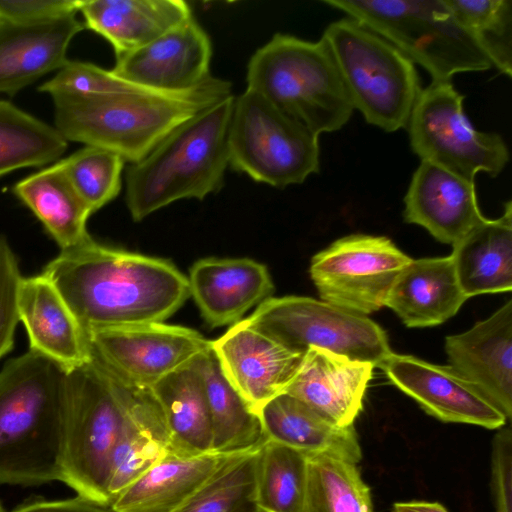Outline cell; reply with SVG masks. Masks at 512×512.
I'll return each instance as SVG.
<instances>
[{
	"label": "cell",
	"mask_w": 512,
	"mask_h": 512,
	"mask_svg": "<svg viewBox=\"0 0 512 512\" xmlns=\"http://www.w3.org/2000/svg\"><path fill=\"white\" fill-rule=\"evenodd\" d=\"M86 335L163 322L190 296L188 278L171 262L103 246L93 239L43 269Z\"/></svg>",
	"instance_id": "cell-1"
},
{
	"label": "cell",
	"mask_w": 512,
	"mask_h": 512,
	"mask_svg": "<svg viewBox=\"0 0 512 512\" xmlns=\"http://www.w3.org/2000/svg\"><path fill=\"white\" fill-rule=\"evenodd\" d=\"M230 95L231 83L211 76L184 92L51 96L54 127L67 142L106 149L133 164L179 125Z\"/></svg>",
	"instance_id": "cell-2"
},
{
	"label": "cell",
	"mask_w": 512,
	"mask_h": 512,
	"mask_svg": "<svg viewBox=\"0 0 512 512\" xmlns=\"http://www.w3.org/2000/svg\"><path fill=\"white\" fill-rule=\"evenodd\" d=\"M67 372L29 350L0 371V484L61 481Z\"/></svg>",
	"instance_id": "cell-3"
},
{
	"label": "cell",
	"mask_w": 512,
	"mask_h": 512,
	"mask_svg": "<svg viewBox=\"0 0 512 512\" xmlns=\"http://www.w3.org/2000/svg\"><path fill=\"white\" fill-rule=\"evenodd\" d=\"M233 103L230 95L196 114L128 167L126 204L133 220L180 199L202 200L222 188Z\"/></svg>",
	"instance_id": "cell-4"
},
{
	"label": "cell",
	"mask_w": 512,
	"mask_h": 512,
	"mask_svg": "<svg viewBox=\"0 0 512 512\" xmlns=\"http://www.w3.org/2000/svg\"><path fill=\"white\" fill-rule=\"evenodd\" d=\"M247 88L316 135L341 129L355 110L324 41L275 34L251 56Z\"/></svg>",
	"instance_id": "cell-5"
},
{
	"label": "cell",
	"mask_w": 512,
	"mask_h": 512,
	"mask_svg": "<svg viewBox=\"0 0 512 512\" xmlns=\"http://www.w3.org/2000/svg\"><path fill=\"white\" fill-rule=\"evenodd\" d=\"M125 395L126 383L93 356L67 372L61 481L102 505H110L107 486Z\"/></svg>",
	"instance_id": "cell-6"
},
{
	"label": "cell",
	"mask_w": 512,
	"mask_h": 512,
	"mask_svg": "<svg viewBox=\"0 0 512 512\" xmlns=\"http://www.w3.org/2000/svg\"><path fill=\"white\" fill-rule=\"evenodd\" d=\"M421 65L432 81L493 67L488 55L456 20L444 0H324Z\"/></svg>",
	"instance_id": "cell-7"
},
{
	"label": "cell",
	"mask_w": 512,
	"mask_h": 512,
	"mask_svg": "<svg viewBox=\"0 0 512 512\" xmlns=\"http://www.w3.org/2000/svg\"><path fill=\"white\" fill-rule=\"evenodd\" d=\"M321 39L354 109L384 131L406 128L422 91L415 64L382 36L351 17L330 23Z\"/></svg>",
	"instance_id": "cell-8"
},
{
	"label": "cell",
	"mask_w": 512,
	"mask_h": 512,
	"mask_svg": "<svg viewBox=\"0 0 512 512\" xmlns=\"http://www.w3.org/2000/svg\"><path fill=\"white\" fill-rule=\"evenodd\" d=\"M318 138L251 89L234 97L228 128L229 165L257 182L284 188L318 173Z\"/></svg>",
	"instance_id": "cell-9"
},
{
	"label": "cell",
	"mask_w": 512,
	"mask_h": 512,
	"mask_svg": "<svg viewBox=\"0 0 512 512\" xmlns=\"http://www.w3.org/2000/svg\"><path fill=\"white\" fill-rule=\"evenodd\" d=\"M465 96L451 80L422 89L406 126L413 152L421 159L475 181L479 172L498 176L509 161L501 135L476 130L463 109Z\"/></svg>",
	"instance_id": "cell-10"
},
{
	"label": "cell",
	"mask_w": 512,
	"mask_h": 512,
	"mask_svg": "<svg viewBox=\"0 0 512 512\" xmlns=\"http://www.w3.org/2000/svg\"><path fill=\"white\" fill-rule=\"evenodd\" d=\"M246 320L302 353L320 348L378 368L392 353L386 332L366 315L310 297H270Z\"/></svg>",
	"instance_id": "cell-11"
},
{
	"label": "cell",
	"mask_w": 512,
	"mask_h": 512,
	"mask_svg": "<svg viewBox=\"0 0 512 512\" xmlns=\"http://www.w3.org/2000/svg\"><path fill=\"white\" fill-rule=\"evenodd\" d=\"M411 260L385 236L352 234L314 255L310 276L323 301L367 316Z\"/></svg>",
	"instance_id": "cell-12"
},
{
	"label": "cell",
	"mask_w": 512,
	"mask_h": 512,
	"mask_svg": "<svg viewBox=\"0 0 512 512\" xmlns=\"http://www.w3.org/2000/svg\"><path fill=\"white\" fill-rule=\"evenodd\" d=\"M87 338L93 358L119 379L143 388L211 349V341L197 331L163 322L97 330Z\"/></svg>",
	"instance_id": "cell-13"
},
{
	"label": "cell",
	"mask_w": 512,
	"mask_h": 512,
	"mask_svg": "<svg viewBox=\"0 0 512 512\" xmlns=\"http://www.w3.org/2000/svg\"><path fill=\"white\" fill-rule=\"evenodd\" d=\"M211 349L225 378L256 414L286 390L305 354L285 346L246 319L211 341Z\"/></svg>",
	"instance_id": "cell-14"
},
{
	"label": "cell",
	"mask_w": 512,
	"mask_h": 512,
	"mask_svg": "<svg viewBox=\"0 0 512 512\" xmlns=\"http://www.w3.org/2000/svg\"><path fill=\"white\" fill-rule=\"evenodd\" d=\"M390 382L428 414L443 421L499 429L507 417L450 365L391 353L379 366Z\"/></svg>",
	"instance_id": "cell-15"
},
{
	"label": "cell",
	"mask_w": 512,
	"mask_h": 512,
	"mask_svg": "<svg viewBox=\"0 0 512 512\" xmlns=\"http://www.w3.org/2000/svg\"><path fill=\"white\" fill-rule=\"evenodd\" d=\"M212 46L194 17L147 45L116 58L113 72L138 86L158 92L191 90L212 75Z\"/></svg>",
	"instance_id": "cell-16"
},
{
	"label": "cell",
	"mask_w": 512,
	"mask_h": 512,
	"mask_svg": "<svg viewBox=\"0 0 512 512\" xmlns=\"http://www.w3.org/2000/svg\"><path fill=\"white\" fill-rule=\"evenodd\" d=\"M449 365L507 419L512 415V300L466 332L446 337Z\"/></svg>",
	"instance_id": "cell-17"
},
{
	"label": "cell",
	"mask_w": 512,
	"mask_h": 512,
	"mask_svg": "<svg viewBox=\"0 0 512 512\" xmlns=\"http://www.w3.org/2000/svg\"><path fill=\"white\" fill-rule=\"evenodd\" d=\"M404 220L425 228L437 241L454 245L486 217L475 181L421 161L404 197Z\"/></svg>",
	"instance_id": "cell-18"
},
{
	"label": "cell",
	"mask_w": 512,
	"mask_h": 512,
	"mask_svg": "<svg viewBox=\"0 0 512 512\" xmlns=\"http://www.w3.org/2000/svg\"><path fill=\"white\" fill-rule=\"evenodd\" d=\"M17 306L31 351L55 362L66 372L91 361L85 331L60 292L42 273L22 278Z\"/></svg>",
	"instance_id": "cell-19"
},
{
	"label": "cell",
	"mask_w": 512,
	"mask_h": 512,
	"mask_svg": "<svg viewBox=\"0 0 512 512\" xmlns=\"http://www.w3.org/2000/svg\"><path fill=\"white\" fill-rule=\"evenodd\" d=\"M189 291L212 327L235 324L270 298L273 282L265 265L248 258H205L194 263Z\"/></svg>",
	"instance_id": "cell-20"
},
{
	"label": "cell",
	"mask_w": 512,
	"mask_h": 512,
	"mask_svg": "<svg viewBox=\"0 0 512 512\" xmlns=\"http://www.w3.org/2000/svg\"><path fill=\"white\" fill-rule=\"evenodd\" d=\"M374 366L325 349L309 348L284 392L340 426L353 425Z\"/></svg>",
	"instance_id": "cell-21"
},
{
	"label": "cell",
	"mask_w": 512,
	"mask_h": 512,
	"mask_svg": "<svg viewBox=\"0 0 512 512\" xmlns=\"http://www.w3.org/2000/svg\"><path fill=\"white\" fill-rule=\"evenodd\" d=\"M84 28L76 14L37 23L0 21V93L12 95L60 70L71 40Z\"/></svg>",
	"instance_id": "cell-22"
},
{
	"label": "cell",
	"mask_w": 512,
	"mask_h": 512,
	"mask_svg": "<svg viewBox=\"0 0 512 512\" xmlns=\"http://www.w3.org/2000/svg\"><path fill=\"white\" fill-rule=\"evenodd\" d=\"M168 454H172L170 431L150 389L126 383L124 416L107 486L110 503Z\"/></svg>",
	"instance_id": "cell-23"
},
{
	"label": "cell",
	"mask_w": 512,
	"mask_h": 512,
	"mask_svg": "<svg viewBox=\"0 0 512 512\" xmlns=\"http://www.w3.org/2000/svg\"><path fill=\"white\" fill-rule=\"evenodd\" d=\"M85 28L104 37L116 58L154 41L192 15L182 0H77Z\"/></svg>",
	"instance_id": "cell-24"
},
{
	"label": "cell",
	"mask_w": 512,
	"mask_h": 512,
	"mask_svg": "<svg viewBox=\"0 0 512 512\" xmlns=\"http://www.w3.org/2000/svg\"><path fill=\"white\" fill-rule=\"evenodd\" d=\"M257 415L268 440L308 457L328 455L354 464L361 460L353 425L340 426L286 392L266 402Z\"/></svg>",
	"instance_id": "cell-25"
},
{
	"label": "cell",
	"mask_w": 512,
	"mask_h": 512,
	"mask_svg": "<svg viewBox=\"0 0 512 512\" xmlns=\"http://www.w3.org/2000/svg\"><path fill=\"white\" fill-rule=\"evenodd\" d=\"M467 299L450 255L412 259L396 278L385 306L408 327H429L453 317Z\"/></svg>",
	"instance_id": "cell-26"
},
{
	"label": "cell",
	"mask_w": 512,
	"mask_h": 512,
	"mask_svg": "<svg viewBox=\"0 0 512 512\" xmlns=\"http://www.w3.org/2000/svg\"><path fill=\"white\" fill-rule=\"evenodd\" d=\"M232 454H168L110 503L115 512H175Z\"/></svg>",
	"instance_id": "cell-27"
},
{
	"label": "cell",
	"mask_w": 512,
	"mask_h": 512,
	"mask_svg": "<svg viewBox=\"0 0 512 512\" xmlns=\"http://www.w3.org/2000/svg\"><path fill=\"white\" fill-rule=\"evenodd\" d=\"M459 284L470 298L512 290V203L497 219L485 218L453 245Z\"/></svg>",
	"instance_id": "cell-28"
},
{
	"label": "cell",
	"mask_w": 512,
	"mask_h": 512,
	"mask_svg": "<svg viewBox=\"0 0 512 512\" xmlns=\"http://www.w3.org/2000/svg\"><path fill=\"white\" fill-rule=\"evenodd\" d=\"M12 190L42 222L61 250L92 239L86 227L92 211L71 184L59 161L20 180Z\"/></svg>",
	"instance_id": "cell-29"
},
{
	"label": "cell",
	"mask_w": 512,
	"mask_h": 512,
	"mask_svg": "<svg viewBox=\"0 0 512 512\" xmlns=\"http://www.w3.org/2000/svg\"><path fill=\"white\" fill-rule=\"evenodd\" d=\"M149 389L168 425L172 454L196 456L212 452L205 385L194 363L166 376Z\"/></svg>",
	"instance_id": "cell-30"
},
{
	"label": "cell",
	"mask_w": 512,
	"mask_h": 512,
	"mask_svg": "<svg viewBox=\"0 0 512 512\" xmlns=\"http://www.w3.org/2000/svg\"><path fill=\"white\" fill-rule=\"evenodd\" d=\"M195 367L204 381L212 429V452L235 454L259 448L267 439L259 416L232 387L208 350Z\"/></svg>",
	"instance_id": "cell-31"
},
{
	"label": "cell",
	"mask_w": 512,
	"mask_h": 512,
	"mask_svg": "<svg viewBox=\"0 0 512 512\" xmlns=\"http://www.w3.org/2000/svg\"><path fill=\"white\" fill-rule=\"evenodd\" d=\"M67 141L53 126L0 99V177L58 160Z\"/></svg>",
	"instance_id": "cell-32"
},
{
	"label": "cell",
	"mask_w": 512,
	"mask_h": 512,
	"mask_svg": "<svg viewBox=\"0 0 512 512\" xmlns=\"http://www.w3.org/2000/svg\"><path fill=\"white\" fill-rule=\"evenodd\" d=\"M308 456L266 440L259 449L256 501L260 512H304Z\"/></svg>",
	"instance_id": "cell-33"
},
{
	"label": "cell",
	"mask_w": 512,
	"mask_h": 512,
	"mask_svg": "<svg viewBox=\"0 0 512 512\" xmlns=\"http://www.w3.org/2000/svg\"><path fill=\"white\" fill-rule=\"evenodd\" d=\"M304 512H373L356 464L328 455L308 457Z\"/></svg>",
	"instance_id": "cell-34"
},
{
	"label": "cell",
	"mask_w": 512,
	"mask_h": 512,
	"mask_svg": "<svg viewBox=\"0 0 512 512\" xmlns=\"http://www.w3.org/2000/svg\"><path fill=\"white\" fill-rule=\"evenodd\" d=\"M260 447L230 455L175 512H260L256 501Z\"/></svg>",
	"instance_id": "cell-35"
},
{
	"label": "cell",
	"mask_w": 512,
	"mask_h": 512,
	"mask_svg": "<svg viewBox=\"0 0 512 512\" xmlns=\"http://www.w3.org/2000/svg\"><path fill=\"white\" fill-rule=\"evenodd\" d=\"M501 73L512 76V1L444 0Z\"/></svg>",
	"instance_id": "cell-36"
},
{
	"label": "cell",
	"mask_w": 512,
	"mask_h": 512,
	"mask_svg": "<svg viewBox=\"0 0 512 512\" xmlns=\"http://www.w3.org/2000/svg\"><path fill=\"white\" fill-rule=\"evenodd\" d=\"M71 184L92 213L120 192L124 159L95 146H85L59 161Z\"/></svg>",
	"instance_id": "cell-37"
},
{
	"label": "cell",
	"mask_w": 512,
	"mask_h": 512,
	"mask_svg": "<svg viewBox=\"0 0 512 512\" xmlns=\"http://www.w3.org/2000/svg\"><path fill=\"white\" fill-rule=\"evenodd\" d=\"M39 90L50 95H105L152 89L128 82L116 75L112 69L106 70L92 63L68 60L55 76L40 86Z\"/></svg>",
	"instance_id": "cell-38"
},
{
	"label": "cell",
	"mask_w": 512,
	"mask_h": 512,
	"mask_svg": "<svg viewBox=\"0 0 512 512\" xmlns=\"http://www.w3.org/2000/svg\"><path fill=\"white\" fill-rule=\"evenodd\" d=\"M22 278L14 252L7 239L0 235V359L13 347L19 322L17 300Z\"/></svg>",
	"instance_id": "cell-39"
},
{
	"label": "cell",
	"mask_w": 512,
	"mask_h": 512,
	"mask_svg": "<svg viewBox=\"0 0 512 512\" xmlns=\"http://www.w3.org/2000/svg\"><path fill=\"white\" fill-rule=\"evenodd\" d=\"M77 12V0H0V21L37 23Z\"/></svg>",
	"instance_id": "cell-40"
},
{
	"label": "cell",
	"mask_w": 512,
	"mask_h": 512,
	"mask_svg": "<svg viewBox=\"0 0 512 512\" xmlns=\"http://www.w3.org/2000/svg\"><path fill=\"white\" fill-rule=\"evenodd\" d=\"M491 471L496 512H512V433L509 427L501 429L494 438Z\"/></svg>",
	"instance_id": "cell-41"
},
{
	"label": "cell",
	"mask_w": 512,
	"mask_h": 512,
	"mask_svg": "<svg viewBox=\"0 0 512 512\" xmlns=\"http://www.w3.org/2000/svg\"><path fill=\"white\" fill-rule=\"evenodd\" d=\"M12 512H115L110 506L75 497L56 501H32L18 506Z\"/></svg>",
	"instance_id": "cell-42"
},
{
	"label": "cell",
	"mask_w": 512,
	"mask_h": 512,
	"mask_svg": "<svg viewBox=\"0 0 512 512\" xmlns=\"http://www.w3.org/2000/svg\"><path fill=\"white\" fill-rule=\"evenodd\" d=\"M393 512H448L437 502L410 501L398 502L393 506Z\"/></svg>",
	"instance_id": "cell-43"
},
{
	"label": "cell",
	"mask_w": 512,
	"mask_h": 512,
	"mask_svg": "<svg viewBox=\"0 0 512 512\" xmlns=\"http://www.w3.org/2000/svg\"><path fill=\"white\" fill-rule=\"evenodd\" d=\"M0 512H6V510L4 509V507L2 506L1 503H0Z\"/></svg>",
	"instance_id": "cell-44"
}]
</instances>
